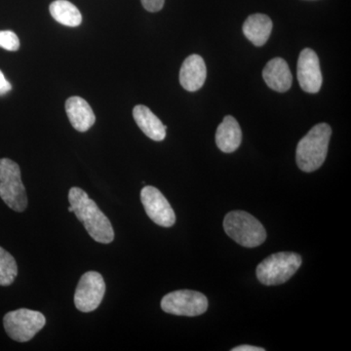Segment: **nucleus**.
<instances>
[{"mask_svg":"<svg viewBox=\"0 0 351 351\" xmlns=\"http://www.w3.org/2000/svg\"><path fill=\"white\" fill-rule=\"evenodd\" d=\"M69 201L73 207V213L82 221L85 230L95 241L103 244L112 243L114 239L112 223L83 189H69Z\"/></svg>","mask_w":351,"mask_h":351,"instance_id":"1","label":"nucleus"},{"mask_svg":"<svg viewBox=\"0 0 351 351\" xmlns=\"http://www.w3.org/2000/svg\"><path fill=\"white\" fill-rule=\"evenodd\" d=\"M331 136V127L327 123H320L300 141L295 152L300 169L306 173L319 169L326 159Z\"/></svg>","mask_w":351,"mask_h":351,"instance_id":"2","label":"nucleus"},{"mask_svg":"<svg viewBox=\"0 0 351 351\" xmlns=\"http://www.w3.org/2000/svg\"><path fill=\"white\" fill-rule=\"evenodd\" d=\"M223 228L230 239L247 248L260 246L267 239L262 223L244 211H232L226 215Z\"/></svg>","mask_w":351,"mask_h":351,"instance_id":"3","label":"nucleus"},{"mask_svg":"<svg viewBox=\"0 0 351 351\" xmlns=\"http://www.w3.org/2000/svg\"><path fill=\"white\" fill-rule=\"evenodd\" d=\"M302 257L292 252L272 254L258 265L256 274L258 281L265 286L287 282L302 265Z\"/></svg>","mask_w":351,"mask_h":351,"instance_id":"4","label":"nucleus"},{"mask_svg":"<svg viewBox=\"0 0 351 351\" xmlns=\"http://www.w3.org/2000/svg\"><path fill=\"white\" fill-rule=\"evenodd\" d=\"M0 198L16 212H24L27 197L20 166L9 158L0 159Z\"/></svg>","mask_w":351,"mask_h":351,"instance_id":"5","label":"nucleus"},{"mask_svg":"<svg viewBox=\"0 0 351 351\" xmlns=\"http://www.w3.org/2000/svg\"><path fill=\"white\" fill-rule=\"evenodd\" d=\"M46 324V318L39 311L20 308L5 314L4 329L14 341L25 343L31 341Z\"/></svg>","mask_w":351,"mask_h":351,"instance_id":"6","label":"nucleus"},{"mask_svg":"<svg viewBox=\"0 0 351 351\" xmlns=\"http://www.w3.org/2000/svg\"><path fill=\"white\" fill-rule=\"evenodd\" d=\"M161 308L166 313L195 317L206 313L208 300L202 293L196 291H175L163 298Z\"/></svg>","mask_w":351,"mask_h":351,"instance_id":"7","label":"nucleus"},{"mask_svg":"<svg viewBox=\"0 0 351 351\" xmlns=\"http://www.w3.org/2000/svg\"><path fill=\"white\" fill-rule=\"evenodd\" d=\"M106 293L104 277L97 271L83 274L76 287L75 304L82 313H91L100 306Z\"/></svg>","mask_w":351,"mask_h":351,"instance_id":"8","label":"nucleus"},{"mask_svg":"<svg viewBox=\"0 0 351 351\" xmlns=\"http://www.w3.org/2000/svg\"><path fill=\"white\" fill-rule=\"evenodd\" d=\"M141 200L144 205L145 213L154 223L163 228L174 226V210L159 189L151 186H145L141 191Z\"/></svg>","mask_w":351,"mask_h":351,"instance_id":"9","label":"nucleus"},{"mask_svg":"<svg viewBox=\"0 0 351 351\" xmlns=\"http://www.w3.org/2000/svg\"><path fill=\"white\" fill-rule=\"evenodd\" d=\"M298 80L304 92L315 94L322 86L319 59L317 54L311 48H306L300 54L298 61Z\"/></svg>","mask_w":351,"mask_h":351,"instance_id":"10","label":"nucleus"},{"mask_svg":"<svg viewBox=\"0 0 351 351\" xmlns=\"http://www.w3.org/2000/svg\"><path fill=\"white\" fill-rule=\"evenodd\" d=\"M206 76V64L203 58L191 55L184 60L180 71V83L186 91L195 92L204 85Z\"/></svg>","mask_w":351,"mask_h":351,"instance_id":"11","label":"nucleus"},{"mask_svg":"<svg viewBox=\"0 0 351 351\" xmlns=\"http://www.w3.org/2000/svg\"><path fill=\"white\" fill-rule=\"evenodd\" d=\"M263 77L267 86L279 93L288 91L292 86V73L282 58H274L269 61L263 69Z\"/></svg>","mask_w":351,"mask_h":351,"instance_id":"12","label":"nucleus"},{"mask_svg":"<svg viewBox=\"0 0 351 351\" xmlns=\"http://www.w3.org/2000/svg\"><path fill=\"white\" fill-rule=\"evenodd\" d=\"M66 112L69 122L75 130L86 132L96 122L93 110L89 104L80 97L73 96L66 100Z\"/></svg>","mask_w":351,"mask_h":351,"instance_id":"13","label":"nucleus"},{"mask_svg":"<svg viewBox=\"0 0 351 351\" xmlns=\"http://www.w3.org/2000/svg\"><path fill=\"white\" fill-rule=\"evenodd\" d=\"M242 132L239 122L230 115L223 119L216 133V144L221 152L232 154L240 147Z\"/></svg>","mask_w":351,"mask_h":351,"instance_id":"14","label":"nucleus"},{"mask_svg":"<svg viewBox=\"0 0 351 351\" xmlns=\"http://www.w3.org/2000/svg\"><path fill=\"white\" fill-rule=\"evenodd\" d=\"M133 117L147 137L156 142H161L165 138L166 126L149 108L144 105L136 106L133 110Z\"/></svg>","mask_w":351,"mask_h":351,"instance_id":"15","label":"nucleus"},{"mask_svg":"<svg viewBox=\"0 0 351 351\" xmlns=\"http://www.w3.org/2000/svg\"><path fill=\"white\" fill-rule=\"evenodd\" d=\"M271 31V20L265 14H253L249 16L243 25L245 36L258 47L267 43Z\"/></svg>","mask_w":351,"mask_h":351,"instance_id":"16","label":"nucleus"},{"mask_svg":"<svg viewBox=\"0 0 351 351\" xmlns=\"http://www.w3.org/2000/svg\"><path fill=\"white\" fill-rule=\"evenodd\" d=\"M51 16L60 24L66 27H78L82 23V15L77 7L68 0H55L49 7Z\"/></svg>","mask_w":351,"mask_h":351,"instance_id":"17","label":"nucleus"},{"mask_svg":"<svg viewBox=\"0 0 351 351\" xmlns=\"http://www.w3.org/2000/svg\"><path fill=\"white\" fill-rule=\"evenodd\" d=\"M18 276L15 258L10 253L0 247V286H9Z\"/></svg>","mask_w":351,"mask_h":351,"instance_id":"18","label":"nucleus"},{"mask_svg":"<svg viewBox=\"0 0 351 351\" xmlns=\"http://www.w3.org/2000/svg\"><path fill=\"white\" fill-rule=\"evenodd\" d=\"M0 48L7 51H17L20 48V39L12 31H0Z\"/></svg>","mask_w":351,"mask_h":351,"instance_id":"19","label":"nucleus"},{"mask_svg":"<svg viewBox=\"0 0 351 351\" xmlns=\"http://www.w3.org/2000/svg\"><path fill=\"white\" fill-rule=\"evenodd\" d=\"M145 10L149 12H158L163 8L165 0H141Z\"/></svg>","mask_w":351,"mask_h":351,"instance_id":"20","label":"nucleus"},{"mask_svg":"<svg viewBox=\"0 0 351 351\" xmlns=\"http://www.w3.org/2000/svg\"><path fill=\"white\" fill-rule=\"evenodd\" d=\"M12 90V85L6 80L3 73L0 71V96H3Z\"/></svg>","mask_w":351,"mask_h":351,"instance_id":"21","label":"nucleus"},{"mask_svg":"<svg viewBox=\"0 0 351 351\" xmlns=\"http://www.w3.org/2000/svg\"><path fill=\"white\" fill-rule=\"evenodd\" d=\"M232 351H265V348H258V346H237V348H232Z\"/></svg>","mask_w":351,"mask_h":351,"instance_id":"22","label":"nucleus"},{"mask_svg":"<svg viewBox=\"0 0 351 351\" xmlns=\"http://www.w3.org/2000/svg\"><path fill=\"white\" fill-rule=\"evenodd\" d=\"M68 210H69V212H71H71H73V207H71H71H69V208H68Z\"/></svg>","mask_w":351,"mask_h":351,"instance_id":"23","label":"nucleus"}]
</instances>
